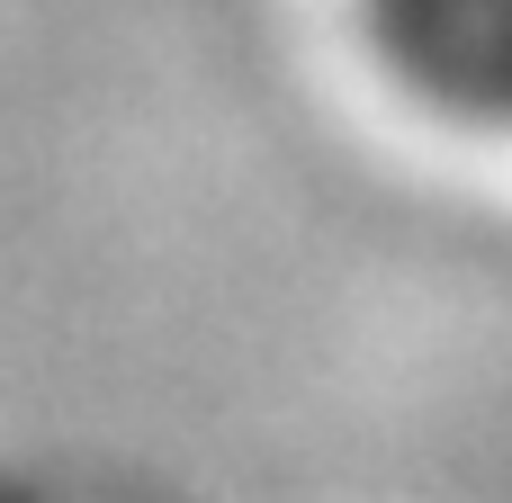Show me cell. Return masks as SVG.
Returning a JSON list of instances; mask_svg holds the SVG:
<instances>
[{"mask_svg": "<svg viewBox=\"0 0 512 503\" xmlns=\"http://www.w3.org/2000/svg\"><path fill=\"white\" fill-rule=\"evenodd\" d=\"M378 54L477 126H512V0H360Z\"/></svg>", "mask_w": 512, "mask_h": 503, "instance_id": "cell-1", "label": "cell"}]
</instances>
